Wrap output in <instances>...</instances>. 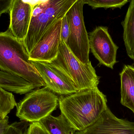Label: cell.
<instances>
[{
  "label": "cell",
  "instance_id": "1",
  "mask_svg": "<svg viewBox=\"0 0 134 134\" xmlns=\"http://www.w3.org/2000/svg\"><path fill=\"white\" fill-rule=\"evenodd\" d=\"M107 103L106 96L98 87L79 90L59 98L61 114L76 131L96 122L108 108Z\"/></svg>",
  "mask_w": 134,
  "mask_h": 134
},
{
  "label": "cell",
  "instance_id": "21",
  "mask_svg": "<svg viewBox=\"0 0 134 134\" xmlns=\"http://www.w3.org/2000/svg\"><path fill=\"white\" fill-rule=\"evenodd\" d=\"M14 0H0V16L9 12Z\"/></svg>",
  "mask_w": 134,
  "mask_h": 134
},
{
  "label": "cell",
  "instance_id": "7",
  "mask_svg": "<svg viewBox=\"0 0 134 134\" xmlns=\"http://www.w3.org/2000/svg\"><path fill=\"white\" fill-rule=\"evenodd\" d=\"M90 49L99 64L113 69L117 63L119 47L114 43L106 27H96L89 36Z\"/></svg>",
  "mask_w": 134,
  "mask_h": 134
},
{
  "label": "cell",
  "instance_id": "11",
  "mask_svg": "<svg viewBox=\"0 0 134 134\" xmlns=\"http://www.w3.org/2000/svg\"><path fill=\"white\" fill-rule=\"evenodd\" d=\"M34 5L26 0H14L9 10V29L17 39L23 41L29 29Z\"/></svg>",
  "mask_w": 134,
  "mask_h": 134
},
{
  "label": "cell",
  "instance_id": "17",
  "mask_svg": "<svg viewBox=\"0 0 134 134\" xmlns=\"http://www.w3.org/2000/svg\"><path fill=\"white\" fill-rule=\"evenodd\" d=\"M84 4H87L93 9L98 8H121L128 2V0H83Z\"/></svg>",
  "mask_w": 134,
  "mask_h": 134
},
{
  "label": "cell",
  "instance_id": "14",
  "mask_svg": "<svg viewBox=\"0 0 134 134\" xmlns=\"http://www.w3.org/2000/svg\"><path fill=\"white\" fill-rule=\"evenodd\" d=\"M123 27V40L127 53L134 60V0H131L124 20L122 22Z\"/></svg>",
  "mask_w": 134,
  "mask_h": 134
},
{
  "label": "cell",
  "instance_id": "4",
  "mask_svg": "<svg viewBox=\"0 0 134 134\" xmlns=\"http://www.w3.org/2000/svg\"><path fill=\"white\" fill-rule=\"evenodd\" d=\"M49 63L64 72L78 91L98 87L100 77L91 61L86 64L80 62L62 40L57 57Z\"/></svg>",
  "mask_w": 134,
  "mask_h": 134
},
{
  "label": "cell",
  "instance_id": "15",
  "mask_svg": "<svg viewBox=\"0 0 134 134\" xmlns=\"http://www.w3.org/2000/svg\"><path fill=\"white\" fill-rule=\"evenodd\" d=\"M39 122L49 134H75L76 131L61 113L58 116L49 115Z\"/></svg>",
  "mask_w": 134,
  "mask_h": 134
},
{
  "label": "cell",
  "instance_id": "18",
  "mask_svg": "<svg viewBox=\"0 0 134 134\" xmlns=\"http://www.w3.org/2000/svg\"><path fill=\"white\" fill-rule=\"evenodd\" d=\"M29 123L24 121L15 122L9 125L4 134H27L28 127L31 124Z\"/></svg>",
  "mask_w": 134,
  "mask_h": 134
},
{
  "label": "cell",
  "instance_id": "16",
  "mask_svg": "<svg viewBox=\"0 0 134 134\" xmlns=\"http://www.w3.org/2000/svg\"><path fill=\"white\" fill-rule=\"evenodd\" d=\"M16 105L12 93L0 87V120L8 116Z\"/></svg>",
  "mask_w": 134,
  "mask_h": 134
},
{
  "label": "cell",
  "instance_id": "9",
  "mask_svg": "<svg viewBox=\"0 0 134 134\" xmlns=\"http://www.w3.org/2000/svg\"><path fill=\"white\" fill-rule=\"evenodd\" d=\"M46 86L55 94L63 96L78 91L71 79L58 68L49 63L33 61Z\"/></svg>",
  "mask_w": 134,
  "mask_h": 134
},
{
  "label": "cell",
  "instance_id": "20",
  "mask_svg": "<svg viewBox=\"0 0 134 134\" xmlns=\"http://www.w3.org/2000/svg\"><path fill=\"white\" fill-rule=\"evenodd\" d=\"M70 30L69 24L66 16L65 15L62 19L61 29V39L66 44L69 37Z\"/></svg>",
  "mask_w": 134,
  "mask_h": 134
},
{
  "label": "cell",
  "instance_id": "8",
  "mask_svg": "<svg viewBox=\"0 0 134 134\" xmlns=\"http://www.w3.org/2000/svg\"><path fill=\"white\" fill-rule=\"evenodd\" d=\"M62 19L53 23L29 53L32 61L51 63L58 55L61 43Z\"/></svg>",
  "mask_w": 134,
  "mask_h": 134
},
{
  "label": "cell",
  "instance_id": "19",
  "mask_svg": "<svg viewBox=\"0 0 134 134\" xmlns=\"http://www.w3.org/2000/svg\"><path fill=\"white\" fill-rule=\"evenodd\" d=\"M27 134H49L39 122L31 123L28 127Z\"/></svg>",
  "mask_w": 134,
  "mask_h": 134
},
{
  "label": "cell",
  "instance_id": "12",
  "mask_svg": "<svg viewBox=\"0 0 134 134\" xmlns=\"http://www.w3.org/2000/svg\"><path fill=\"white\" fill-rule=\"evenodd\" d=\"M121 87L120 103L134 114V66L124 65L120 73Z\"/></svg>",
  "mask_w": 134,
  "mask_h": 134
},
{
  "label": "cell",
  "instance_id": "13",
  "mask_svg": "<svg viewBox=\"0 0 134 134\" xmlns=\"http://www.w3.org/2000/svg\"><path fill=\"white\" fill-rule=\"evenodd\" d=\"M0 87L16 94L29 93L37 88L26 80L0 70Z\"/></svg>",
  "mask_w": 134,
  "mask_h": 134
},
{
  "label": "cell",
  "instance_id": "22",
  "mask_svg": "<svg viewBox=\"0 0 134 134\" xmlns=\"http://www.w3.org/2000/svg\"><path fill=\"white\" fill-rule=\"evenodd\" d=\"M9 125L8 116L0 120V134H4Z\"/></svg>",
  "mask_w": 134,
  "mask_h": 134
},
{
  "label": "cell",
  "instance_id": "5",
  "mask_svg": "<svg viewBox=\"0 0 134 134\" xmlns=\"http://www.w3.org/2000/svg\"><path fill=\"white\" fill-rule=\"evenodd\" d=\"M59 98L46 86L32 91L17 104L16 116L30 123L39 122L56 109Z\"/></svg>",
  "mask_w": 134,
  "mask_h": 134
},
{
  "label": "cell",
  "instance_id": "2",
  "mask_svg": "<svg viewBox=\"0 0 134 134\" xmlns=\"http://www.w3.org/2000/svg\"><path fill=\"white\" fill-rule=\"evenodd\" d=\"M29 58L23 41L17 39L9 29L0 32V70L22 78L37 88L45 87Z\"/></svg>",
  "mask_w": 134,
  "mask_h": 134
},
{
  "label": "cell",
  "instance_id": "10",
  "mask_svg": "<svg viewBox=\"0 0 134 134\" xmlns=\"http://www.w3.org/2000/svg\"><path fill=\"white\" fill-rule=\"evenodd\" d=\"M75 134H134V122L117 118L108 107L93 124Z\"/></svg>",
  "mask_w": 134,
  "mask_h": 134
},
{
  "label": "cell",
  "instance_id": "6",
  "mask_svg": "<svg viewBox=\"0 0 134 134\" xmlns=\"http://www.w3.org/2000/svg\"><path fill=\"white\" fill-rule=\"evenodd\" d=\"M83 0H77L67 12L69 37L67 46L79 60L84 64L90 62L89 36L84 24Z\"/></svg>",
  "mask_w": 134,
  "mask_h": 134
},
{
  "label": "cell",
  "instance_id": "3",
  "mask_svg": "<svg viewBox=\"0 0 134 134\" xmlns=\"http://www.w3.org/2000/svg\"><path fill=\"white\" fill-rule=\"evenodd\" d=\"M77 1L45 0L35 4L27 34L23 41L29 54L46 31L56 21L63 19Z\"/></svg>",
  "mask_w": 134,
  "mask_h": 134
}]
</instances>
